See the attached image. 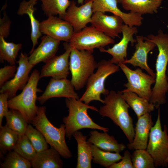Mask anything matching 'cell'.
<instances>
[{
  "instance_id": "1",
  "label": "cell",
  "mask_w": 168,
  "mask_h": 168,
  "mask_svg": "<svg viewBox=\"0 0 168 168\" xmlns=\"http://www.w3.org/2000/svg\"><path fill=\"white\" fill-rule=\"evenodd\" d=\"M144 40L154 43L159 51L155 64L156 81L150 100L157 109L160 105L166 103V95L168 92V77L166 73L168 63V34L159 30L157 35H149L144 37Z\"/></svg>"
},
{
  "instance_id": "20",
  "label": "cell",
  "mask_w": 168,
  "mask_h": 168,
  "mask_svg": "<svg viewBox=\"0 0 168 168\" xmlns=\"http://www.w3.org/2000/svg\"><path fill=\"white\" fill-rule=\"evenodd\" d=\"M150 113H147L138 118L134 128L135 135L133 141L127 145L130 150L146 149L151 129L153 125Z\"/></svg>"
},
{
  "instance_id": "32",
  "label": "cell",
  "mask_w": 168,
  "mask_h": 168,
  "mask_svg": "<svg viewBox=\"0 0 168 168\" xmlns=\"http://www.w3.org/2000/svg\"><path fill=\"white\" fill-rule=\"evenodd\" d=\"M21 43L15 44L7 42L3 37H0V61H4L10 65H15L18 53L22 47Z\"/></svg>"
},
{
  "instance_id": "24",
  "label": "cell",
  "mask_w": 168,
  "mask_h": 168,
  "mask_svg": "<svg viewBox=\"0 0 168 168\" xmlns=\"http://www.w3.org/2000/svg\"><path fill=\"white\" fill-rule=\"evenodd\" d=\"M37 1L29 0L26 1L23 0L21 3L17 12L19 15H27L30 19L31 26V40L33 43L32 48L30 54L34 49L35 47L38 44V39L42 35L40 29V22L34 16V12L36 10L34 6L37 3Z\"/></svg>"
},
{
  "instance_id": "7",
  "label": "cell",
  "mask_w": 168,
  "mask_h": 168,
  "mask_svg": "<svg viewBox=\"0 0 168 168\" xmlns=\"http://www.w3.org/2000/svg\"><path fill=\"white\" fill-rule=\"evenodd\" d=\"M92 53L72 47L69 56V70L72 75L71 81L76 90H80L84 86L97 67L98 63Z\"/></svg>"
},
{
  "instance_id": "2",
  "label": "cell",
  "mask_w": 168,
  "mask_h": 168,
  "mask_svg": "<svg viewBox=\"0 0 168 168\" xmlns=\"http://www.w3.org/2000/svg\"><path fill=\"white\" fill-rule=\"evenodd\" d=\"M122 91L111 90L106 95L104 105L99 113L102 117L110 118L122 130L129 143L133 142L135 131L133 120L128 113L130 107L122 96Z\"/></svg>"
},
{
  "instance_id": "25",
  "label": "cell",
  "mask_w": 168,
  "mask_h": 168,
  "mask_svg": "<svg viewBox=\"0 0 168 168\" xmlns=\"http://www.w3.org/2000/svg\"><path fill=\"white\" fill-rule=\"evenodd\" d=\"M163 0H123V8L142 15L156 13Z\"/></svg>"
},
{
  "instance_id": "36",
  "label": "cell",
  "mask_w": 168,
  "mask_h": 168,
  "mask_svg": "<svg viewBox=\"0 0 168 168\" xmlns=\"http://www.w3.org/2000/svg\"><path fill=\"white\" fill-rule=\"evenodd\" d=\"M25 134L28 138L37 152L49 148L48 143L43 135L31 125H28Z\"/></svg>"
},
{
  "instance_id": "15",
  "label": "cell",
  "mask_w": 168,
  "mask_h": 168,
  "mask_svg": "<svg viewBox=\"0 0 168 168\" xmlns=\"http://www.w3.org/2000/svg\"><path fill=\"white\" fill-rule=\"evenodd\" d=\"M93 13L100 12H110L120 17L124 24L130 26H139L142 24V15L130 12L126 13L122 11L118 7L116 0H92Z\"/></svg>"
},
{
  "instance_id": "22",
  "label": "cell",
  "mask_w": 168,
  "mask_h": 168,
  "mask_svg": "<svg viewBox=\"0 0 168 168\" xmlns=\"http://www.w3.org/2000/svg\"><path fill=\"white\" fill-rule=\"evenodd\" d=\"M61 156L54 147L37 152L30 161L33 168H61L63 165Z\"/></svg>"
},
{
  "instance_id": "40",
  "label": "cell",
  "mask_w": 168,
  "mask_h": 168,
  "mask_svg": "<svg viewBox=\"0 0 168 168\" xmlns=\"http://www.w3.org/2000/svg\"><path fill=\"white\" fill-rule=\"evenodd\" d=\"M11 23V21L4 12L2 18L0 19V37L5 38L8 36Z\"/></svg>"
},
{
  "instance_id": "3",
  "label": "cell",
  "mask_w": 168,
  "mask_h": 168,
  "mask_svg": "<svg viewBox=\"0 0 168 168\" xmlns=\"http://www.w3.org/2000/svg\"><path fill=\"white\" fill-rule=\"evenodd\" d=\"M65 103L69 113L63 118V121L65 126L66 136L69 139L75 132L83 128L97 129L105 132L109 131L108 128L95 123L88 114L89 109L98 112L96 107L74 98H66Z\"/></svg>"
},
{
  "instance_id": "29",
  "label": "cell",
  "mask_w": 168,
  "mask_h": 168,
  "mask_svg": "<svg viewBox=\"0 0 168 168\" xmlns=\"http://www.w3.org/2000/svg\"><path fill=\"white\" fill-rule=\"evenodd\" d=\"M10 109L5 117L6 121V124L17 133L19 136L25 134L28 122L19 111Z\"/></svg>"
},
{
  "instance_id": "12",
  "label": "cell",
  "mask_w": 168,
  "mask_h": 168,
  "mask_svg": "<svg viewBox=\"0 0 168 168\" xmlns=\"http://www.w3.org/2000/svg\"><path fill=\"white\" fill-rule=\"evenodd\" d=\"M65 51L59 56L55 55L45 62L40 73V78L52 77L55 79L67 78L69 74V58L72 47L68 42L63 44Z\"/></svg>"
},
{
  "instance_id": "43",
  "label": "cell",
  "mask_w": 168,
  "mask_h": 168,
  "mask_svg": "<svg viewBox=\"0 0 168 168\" xmlns=\"http://www.w3.org/2000/svg\"><path fill=\"white\" fill-rule=\"evenodd\" d=\"M166 161H167V162L168 163V154Z\"/></svg>"
},
{
  "instance_id": "10",
  "label": "cell",
  "mask_w": 168,
  "mask_h": 168,
  "mask_svg": "<svg viewBox=\"0 0 168 168\" xmlns=\"http://www.w3.org/2000/svg\"><path fill=\"white\" fill-rule=\"evenodd\" d=\"M118 65L125 75L128 81V82L124 84L126 88L122 91L135 93L150 101L152 95L151 86L155 83L156 78L143 72L141 68L132 70L122 63H119Z\"/></svg>"
},
{
  "instance_id": "5",
  "label": "cell",
  "mask_w": 168,
  "mask_h": 168,
  "mask_svg": "<svg viewBox=\"0 0 168 168\" xmlns=\"http://www.w3.org/2000/svg\"><path fill=\"white\" fill-rule=\"evenodd\" d=\"M40 72L36 69L32 72L28 82L19 95L8 100L9 108L19 111L28 123L36 116L39 107L36 104L37 93L42 91L37 87Z\"/></svg>"
},
{
  "instance_id": "8",
  "label": "cell",
  "mask_w": 168,
  "mask_h": 168,
  "mask_svg": "<svg viewBox=\"0 0 168 168\" xmlns=\"http://www.w3.org/2000/svg\"><path fill=\"white\" fill-rule=\"evenodd\" d=\"M168 129L166 125L162 130L159 108L156 121L150 130L146 150L153 158L155 167H166L168 154Z\"/></svg>"
},
{
  "instance_id": "16",
  "label": "cell",
  "mask_w": 168,
  "mask_h": 168,
  "mask_svg": "<svg viewBox=\"0 0 168 168\" xmlns=\"http://www.w3.org/2000/svg\"><path fill=\"white\" fill-rule=\"evenodd\" d=\"M71 81L67 79L51 78L43 93L37 97V100L43 105L49 99L54 97H64L79 99L78 94Z\"/></svg>"
},
{
  "instance_id": "9",
  "label": "cell",
  "mask_w": 168,
  "mask_h": 168,
  "mask_svg": "<svg viewBox=\"0 0 168 168\" xmlns=\"http://www.w3.org/2000/svg\"><path fill=\"white\" fill-rule=\"evenodd\" d=\"M114 43V39L91 25L86 26L79 31L73 32L68 42L71 47L92 53L95 48L100 49Z\"/></svg>"
},
{
  "instance_id": "21",
  "label": "cell",
  "mask_w": 168,
  "mask_h": 168,
  "mask_svg": "<svg viewBox=\"0 0 168 168\" xmlns=\"http://www.w3.org/2000/svg\"><path fill=\"white\" fill-rule=\"evenodd\" d=\"M39 46L30 54L28 57L29 63L35 66L41 62H46L57 53L60 41L46 35L41 38Z\"/></svg>"
},
{
  "instance_id": "23",
  "label": "cell",
  "mask_w": 168,
  "mask_h": 168,
  "mask_svg": "<svg viewBox=\"0 0 168 168\" xmlns=\"http://www.w3.org/2000/svg\"><path fill=\"white\" fill-rule=\"evenodd\" d=\"M87 141L105 151L120 153L126 148L125 145L119 143L113 136L110 135L107 132L100 133L96 130L90 132Z\"/></svg>"
},
{
  "instance_id": "44",
  "label": "cell",
  "mask_w": 168,
  "mask_h": 168,
  "mask_svg": "<svg viewBox=\"0 0 168 168\" xmlns=\"http://www.w3.org/2000/svg\"></svg>"
},
{
  "instance_id": "18",
  "label": "cell",
  "mask_w": 168,
  "mask_h": 168,
  "mask_svg": "<svg viewBox=\"0 0 168 168\" xmlns=\"http://www.w3.org/2000/svg\"><path fill=\"white\" fill-rule=\"evenodd\" d=\"M123 22L118 16L108 15L100 12L93 13L91 22L92 26L113 39L120 38L119 34L122 33Z\"/></svg>"
},
{
  "instance_id": "13",
  "label": "cell",
  "mask_w": 168,
  "mask_h": 168,
  "mask_svg": "<svg viewBox=\"0 0 168 168\" xmlns=\"http://www.w3.org/2000/svg\"><path fill=\"white\" fill-rule=\"evenodd\" d=\"M92 1L87 0L79 7L74 1L70 4L62 19L68 22L72 27L74 32L80 31L91 23L93 13L92 10Z\"/></svg>"
},
{
  "instance_id": "41",
  "label": "cell",
  "mask_w": 168,
  "mask_h": 168,
  "mask_svg": "<svg viewBox=\"0 0 168 168\" xmlns=\"http://www.w3.org/2000/svg\"><path fill=\"white\" fill-rule=\"evenodd\" d=\"M85 0H77L78 3L79 4L82 5L84 4Z\"/></svg>"
},
{
  "instance_id": "31",
  "label": "cell",
  "mask_w": 168,
  "mask_h": 168,
  "mask_svg": "<svg viewBox=\"0 0 168 168\" xmlns=\"http://www.w3.org/2000/svg\"><path fill=\"white\" fill-rule=\"evenodd\" d=\"M19 138L18 134L5 124L0 127V156L14 150Z\"/></svg>"
},
{
  "instance_id": "17",
  "label": "cell",
  "mask_w": 168,
  "mask_h": 168,
  "mask_svg": "<svg viewBox=\"0 0 168 168\" xmlns=\"http://www.w3.org/2000/svg\"><path fill=\"white\" fill-rule=\"evenodd\" d=\"M138 32L137 26H130L126 24H123L122 33V38L118 43L115 44L111 48L107 49L103 48L99 49L101 52H105L110 54L112 58L111 62L118 64L119 63H123L127 57V49L128 44L130 42L132 46L136 43V39H134L133 35Z\"/></svg>"
},
{
  "instance_id": "30",
  "label": "cell",
  "mask_w": 168,
  "mask_h": 168,
  "mask_svg": "<svg viewBox=\"0 0 168 168\" xmlns=\"http://www.w3.org/2000/svg\"><path fill=\"white\" fill-rule=\"evenodd\" d=\"M42 2V9L47 16L58 15L62 18L69 7V0H38Z\"/></svg>"
},
{
  "instance_id": "37",
  "label": "cell",
  "mask_w": 168,
  "mask_h": 168,
  "mask_svg": "<svg viewBox=\"0 0 168 168\" xmlns=\"http://www.w3.org/2000/svg\"><path fill=\"white\" fill-rule=\"evenodd\" d=\"M17 67L15 65L4 66L0 69V86L1 87L10 78L14 77Z\"/></svg>"
},
{
  "instance_id": "26",
  "label": "cell",
  "mask_w": 168,
  "mask_h": 168,
  "mask_svg": "<svg viewBox=\"0 0 168 168\" xmlns=\"http://www.w3.org/2000/svg\"><path fill=\"white\" fill-rule=\"evenodd\" d=\"M77 144V158L76 168H91L93 160L90 147L86 141L87 136L84 135L80 131L73 134Z\"/></svg>"
},
{
  "instance_id": "14",
  "label": "cell",
  "mask_w": 168,
  "mask_h": 168,
  "mask_svg": "<svg viewBox=\"0 0 168 168\" xmlns=\"http://www.w3.org/2000/svg\"><path fill=\"white\" fill-rule=\"evenodd\" d=\"M40 32L59 41L69 42L74 32L67 21L55 16H50L40 23Z\"/></svg>"
},
{
  "instance_id": "27",
  "label": "cell",
  "mask_w": 168,
  "mask_h": 168,
  "mask_svg": "<svg viewBox=\"0 0 168 168\" xmlns=\"http://www.w3.org/2000/svg\"><path fill=\"white\" fill-rule=\"evenodd\" d=\"M122 96L135 113L137 118L154 110V105L147 99L136 93L129 91H122Z\"/></svg>"
},
{
  "instance_id": "42",
  "label": "cell",
  "mask_w": 168,
  "mask_h": 168,
  "mask_svg": "<svg viewBox=\"0 0 168 168\" xmlns=\"http://www.w3.org/2000/svg\"><path fill=\"white\" fill-rule=\"evenodd\" d=\"M118 3H121L123 0H116Z\"/></svg>"
},
{
  "instance_id": "34",
  "label": "cell",
  "mask_w": 168,
  "mask_h": 168,
  "mask_svg": "<svg viewBox=\"0 0 168 168\" xmlns=\"http://www.w3.org/2000/svg\"><path fill=\"white\" fill-rule=\"evenodd\" d=\"M13 150L30 161L34 158L37 153L30 142L25 134L19 136L18 141Z\"/></svg>"
},
{
  "instance_id": "33",
  "label": "cell",
  "mask_w": 168,
  "mask_h": 168,
  "mask_svg": "<svg viewBox=\"0 0 168 168\" xmlns=\"http://www.w3.org/2000/svg\"><path fill=\"white\" fill-rule=\"evenodd\" d=\"M30 161L25 158L14 151L9 152L3 161L0 164L2 168H30Z\"/></svg>"
},
{
  "instance_id": "6",
  "label": "cell",
  "mask_w": 168,
  "mask_h": 168,
  "mask_svg": "<svg viewBox=\"0 0 168 168\" xmlns=\"http://www.w3.org/2000/svg\"><path fill=\"white\" fill-rule=\"evenodd\" d=\"M120 68L118 64L112 63L110 59L103 60L99 62L96 72L88 78L86 90L79 100L87 105L94 100L104 104V100L101 98V95H106L110 92L105 88V80L110 75L118 72Z\"/></svg>"
},
{
  "instance_id": "11",
  "label": "cell",
  "mask_w": 168,
  "mask_h": 168,
  "mask_svg": "<svg viewBox=\"0 0 168 168\" xmlns=\"http://www.w3.org/2000/svg\"><path fill=\"white\" fill-rule=\"evenodd\" d=\"M16 62L18 64V66L13 78L0 87V93H7L9 99L16 96L18 90H22L24 88L29 79V73L34 66L29 63L27 54L22 52Z\"/></svg>"
},
{
  "instance_id": "4",
  "label": "cell",
  "mask_w": 168,
  "mask_h": 168,
  "mask_svg": "<svg viewBox=\"0 0 168 168\" xmlns=\"http://www.w3.org/2000/svg\"><path fill=\"white\" fill-rule=\"evenodd\" d=\"M46 110L45 106L39 107L36 116L30 123L41 133L47 143L55 149L61 156L65 159L71 157L72 154L65 140V124H61L59 128L54 126L47 117Z\"/></svg>"
},
{
  "instance_id": "35",
  "label": "cell",
  "mask_w": 168,
  "mask_h": 168,
  "mask_svg": "<svg viewBox=\"0 0 168 168\" xmlns=\"http://www.w3.org/2000/svg\"><path fill=\"white\" fill-rule=\"evenodd\" d=\"M133 168H155L153 159L146 149L135 150L132 155Z\"/></svg>"
},
{
  "instance_id": "19",
  "label": "cell",
  "mask_w": 168,
  "mask_h": 168,
  "mask_svg": "<svg viewBox=\"0 0 168 168\" xmlns=\"http://www.w3.org/2000/svg\"><path fill=\"white\" fill-rule=\"evenodd\" d=\"M136 40L134 53L130 59H126L123 63L130 64L134 67H139L156 78V73L148 65L147 57L148 53L156 47V45L153 42L144 40V37L142 35L136 36Z\"/></svg>"
},
{
  "instance_id": "38",
  "label": "cell",
  "mask_w": 168,
  "mask_h": 168,
  "mask_svg": "<svg viewBox=\"0 0 168 168\" xmlns=\"http://www.w3.org/2000/svg\"><path fill=\"white\" fill-rule=\"evenodd\" d=\"M121 161L112 165L110 168H133L132 155L128 150H125Z\"/></svg>"
},
{
  "instance_id": "39",
  "label": "cell",
  "mask_w": 168,
  "mask_h": 168,
  "mask_svg": "<svg viewBox=\"0 0 168 168\" xmlns=\"http://www.w3.org/2000/svg\"><path fill=\"white\" fill-rule=\"evenodd\" d=\"M9 96L7 92L0 93V128L2 125L3 118L9 111L8 101Z\"/></svg>"
},
{
  "instance_id": "28",
  "label": "cell",
  "mask_w": 168,
  "mask_h": 168,
  "mask_svg": "<svg viewBox=\"0 0 168 168\" xmlns=\"http://www.w3.org/2000/svg\"><path fill=\"white\" fill-rule=\"evenodd\" d=\"M88 142L91 147L93 161L94 163L110 168L112 165L119 162L122 158V156L119 152L112 153L103 151Z\"/></svg>"
}]
</instances>
